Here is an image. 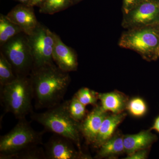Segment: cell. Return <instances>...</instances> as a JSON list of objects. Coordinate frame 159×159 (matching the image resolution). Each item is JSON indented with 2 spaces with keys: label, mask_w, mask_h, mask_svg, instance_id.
Instances as JSON below:
<instances>
[{
  "label": "cell",
  "mask_w": 159,
  "mask_h": 159,
  "mask_svg": "<svg viewBox=\"0 0 159 159\" xmlns=\"http://www.w3.org/2000/svg\"><path fill=\"white\" fill-rule=\"evenodd\" d=\"M29 77L36 109H49L61 103L71 81L69 73L55 63L33 69Z\"/></svg>",
  "instance_id": "6da1fadb"
},
{
  "label": "cell",
  "mask_w": 159,
  "mask_h": 159,
  "mask_svg": "<svg viewBox=\"0 0 159 159\" xmlns=\"http://www.w3.org/2000/svg\"><path fill=\"white\" fill-rule=\"evenodd\" d=\"M31 118L48 131L70 139L80 149V123L70 115L67 101H64L43 112H32Z\"/></svg>",
  "instance_id": "7a4b0ae2"
},
{
  "label": "cell",
  "mask_w": 159,
  "mask_h": 159,
  "mask_svg": "<svg viewBox=\"0 0 159 159\" xmlns=\"http://www.w3.org/2000/svg\"><path fill=\"white\" fill-rule=\"evenodd\" d=\"M0 99L5 112L13 114L18 119L26 118L33 112V93L29 76H18L10 83L1 86Z\"/></svg>",
  "instance_id": "3957f363"
},
{
  "label": "cell",
  "mask_w": 159,
  "mask_h": 159,
  "mask_svg": "<svg viewBox=\"0 0 159 159\" xmlns=\"http://www.w3.org/2000/svg\"><path fill=\"white\" fill-rule=\"evenodd\" d=\"M17 124L8 133L0 138V159L20 151L42 144L45 130L36 131L26 118L18 119Z\"/></svg>",
  "instance_id": "277c9868"
},
{
  "label": "cell",
  "mask_w": 159,
  "mask_h": 159,
  "mask_svg": "<svg viewBox=\"0 0 159 159\" xmlns=\"http://www.w3.org/2000/svg\"><path fill=\"white\" fill-rule=\"evenodd\" d=\"M119 46L136 51L148 61L159 57V26L129 29L122 34Z\"/></svg>",
  "instance_id": "5b68a950"
},
{
  "label": "cell",
  "mask_w": 159,
  "mask_h": 159,
  "mask_svg": "<svg viewBox=\"0 0 159 159\" xmlns=\"http://www.w3.org/2000/svg\"><path fill=\"white\" fill-rule=\"evenodd\" d=\"M1 52L11 64L16 77H28L33 68V61L28 35H15L1 46Z\"/></svg>",
  "instance_id": "8992f818"
},
{
  "label": "cell",
  "mask_w": 159,
  "mask_h": 159,
  "mask_svg": "<svg viewBox=\"0 0 159 159\" xmlns=\"http://www.w3.org/2000/svg\"><path fill=\"white\" fill-rule=\"evenodd\" d=\"M28 37L33 58V69L54 63L53 59V32L39 22Z\"/></svg>",
  "instance_id": "52a82bcc"
},
{
  "label": "cell",
  "mask_w": 159,
  "mask_h": 159,
  "mask_svg": "<svg viewBox=\"0 0 159 159\" xmlns=\"http://www.w3.org/2000/svg\"><path fill=\"white\" fill-rule=\"evenodd\" d=\"M122 26L128 30L159 26V0H142L124 15Z\"/></svg>",
  "instance_id": "ba28073f"
},
{
  "label": "cell",
  "mask_w": 159,
  "mask_h": 159,
  "mask_svg": "<svg viewBox=\"0 0 159 159\" xmlns=\"http://www.w3.org/2000/svg\"><path fill=\"white\" fill-rule=\"evenodd\" d=\"M75 144L70 139L54 134L45 144L46 159H77L85 157L75 149Z\"/></svg>",
  "instance_id": "9c48e42d"
},
{
  "label": "cell",
  "mask_w": 159,
  "mask_h": 159,
  "mask_svg": "<svg viewBox=\"0 0 159 159\" xmlns=\"http://www.w3.org/2000/svg\"><path fill=\"white\" fill-rule=\"evenodd\" d=\"M54 45L53 59L60 69L66 73L77 70L78 66L77 54L70 47L64 43L59 35L53 32Z\"/></svg>",
  "instance_id": "30bf717a"
},
{
  "label": "cell",
  "mask_w": 159,
  "mask_h": 159,
  "mask_svg": "<svg viewBox=\"0 0 159 159\" xmlns=\"http://www.w3.org/2000/svg\"><path fill=\"white\" fill-rule=\"evenodd\" d=\"M32 8L25 4L19 5L13 8L6 15L27 35L31 34L39 23Z\"/></svg>",
  "instance_id": "8fae6325"
},
{
  "label": "cell",
  "mask_w": 159,
  "mask_h": 159,
  "mask_svg": "<svg viewBox=\"0 0 159 159\" xmlns=\"http://www.w3.org/2000/svg\"><path fill=\"white\" fill-rule=\"evenodd\" d=\"M107 116L100 106H96L80 122V132L88 143L93 145L102 122Z\"/></svg>",
  "instance_id": "7c38bea8"
},
{
  "label": "cell",
  "mask_w": 159,
  "mask_h": 159,
  "mask_svg": "<svg viewBox=\"0 0 159 159\" xmlns=\"http://www.w3.org/2000/svg\"><path fill=\"white\" fill-rule=\"evenodd\" d=\"M157 140L156 136L149 130L127 135L123 137L125 152L129 155L137 151L147 149Z\"/></svg>",
  "instance_id": "4fadbf2b"
},
{
  "label": "cell",
  "mask_w": 159,
  "mask_h": 159,
  "mask_svg": "<svg viewBox=\"0 0 159 159\" xmlns=\"http://www.w3.org/2000/svg\"><path fill=\"white\" fill-rule=\"evenodd\" d=\"M125 116V114L123 113L107 116L99 129L93 144L94 147L99 148L103 143L112 138L116 129L123 121Z\"/></svg>",
  "instance_id": "5bb4252c"
},
{
  "label": "cell",
  "mask_w": 159,
  "mask_h": 159,
  "mask_svg": "<svg viewBox=\"0 0 159 159\" xmlns=\"http://www.w3.org/2000/svg\"><path fill=\"white\" fill-rule=\"evenodd\" d=\"M98 99L101 102V107L105 112L112 114L122 113L127 106L126 97L117 92L98 93Z\"/></svg>",
  "instance_id": "9a60e30c"
},
{
  "label": "cell",
  "mask_w": 159,
  "mask_h": 159,
  "mask_svg": "<svg viewBox=\"0 0 159 159\" xmlns=\"http://www.w3.org/2000/svg\"><path fill=\"white\" fill-rule=\"evenodd\" d=\"M125 152L123 137L116 136L103 143L99 147L97 157L116 156Z\"/></svg>",
  "instance_id": "2e32d148"
},
{
  "label": "cell",
  "mask_w": 159,
  "mask_h": 159,
  "mask_svg": "<svg viewBox=\"0 0 159 159\" xmlns=\"http://www.w3.org/2000/svg\"><path fill=\"white\" fill-rule=\"evenodd\" d=\"M22 32L21 29L10 20L6 15H0V47Z\"/></svg>",
  "instance_id": "e0dca14e"
},
{
  "label": "cell",
  "mask_w": 159,
  "mask_h": 159,
  "mask_svg": "<svg viewBox=\"0 0 159 159\" xmlns=\"http://www.w3.org/2000/svg\"><path fill=\"white\" fill-rule=\"evenodd\" d=\"M16 77L11 64L0 51V86L10 83Z\"/></svg>",
  "instance_id": "ac0fdd59"
},
{
  "label": "cell",
  "mask_w": 159,
  "mask_h": 159,
  "mask_svg": "<svg viewBox=\"0 0 159 159\" xmlns=\"http://www.w3.org/2000/svg\"><path fill=\"white\" fill-rule=\"evenodd\" d=\"M72 0H45L40 6L39 12L50 15L63 11L68 8Z\"/></svg>",
  "instance_id": "d6986e66"
},
{
  "label": "cell",
  "mask_w": 159,
  "mask_h": 159,
  "mask_svg": "<svg viewBox=\"0 0 159 159\" xmlns=\"http://www.w3.org/2000/svg\"><path fill=\"white\" fill-rule=\"evenodd\" d=\"M46 159L45 151L39 145L20 151L6 157L5 159Z\"/></svg>",
  "instance_id": "ffe728a7"
},
{
  "label": "cell",
  "mask_w": 159,
  "mask_h": 159,
  "mask_svg": "<svg viewBox=\"0 0 159 159\" xmlns=\"http://www.w3.org/2000/svg\"><path fill=\"white\" fill-rule=\"evenodd\" d=\"M67 101L68 109L72 118L77 122L82 121L86 116V106L80 102L74 96Z\"/></svg>",
  "instance_id": "44dd1931"
},
{
  "label": "cell",
  "mask_w": 159,
  "mask_h": 159,
  "mask_svg": "<svg viewBox=\"0 0 159 159\" xmlns=\"http://www.w3.org/2000/svg\"><path fill=\"white\" fill-rule=\"evenodd\" d=\"M126 108L131 115L135 117L143 116L147 111L146 102L142 98L135 97L127 103Z\"/></svg>",
  "instance_id": "7402d4cb"
},
{
  "label": "cell",
  "mask_w": 159,
  "mask_h": 159,
  "mask_svg": "<svg viewBox=\"0 0 159 159\" xmlns=\"http://www.w3.org/2000/svg\"><path fill=\"white\" fill-rule=\"evenodd\" d=\"M74 97L84 105H95L98 99V93L88 88L80 89Z\"/></svg>",
  "instance_id": "603a6c76"
},
{
  "label": "cell",
  "mask_w": 159,
  "mask_h": 159,
  "mask_svg": "<svg viewBox=\"0 0 159 159\" xmlns=\"http://www.w3.org/2000/svg\"><path fill=\"white\" fill-rule=\"evenodd\" d=\"M142 0H123L122 10L124 15L127 14Z\"/></svg>",
  "instance_id": "cb8c5ba5"
},
{
  "label": "cell",
  "mask_w": 159,
  "mask_h": 159,
  "mask_svg": "<svg viewBox=\"0 0 159 159\" xmlns=\"http://www.w3.org/2000/svg\"><path fill=\"white\" fill-rule=\"evenodd\" d=\"M147 157V151L146 149L137 151L133 153L128 155L126 159H145Z\"/></svg>",
  "instance_id": "d4e9b609"
},
{
  "label": "cell",
  "mask_w": 159,
  "mask_h": 159,
  "mask_svg": "<svg viewBox=\"0 0 159 159\" xmlns=\"http://www.w3.org/2000/svg\"><path fill=\"white\" fill-rule=\"evenodd\" d=\"M45 0H29L28 6L33 7L35 6H38L40 7Z\"/></svg>",
  "instance_id": "484cf974"
},
{
  "label": "cell",
  "mask_w": 159,
  "mask_h": 159,
  "mask_svg": "<svg viewBox=\"0 0 159 159\" xmlns=\"http://www.w3.org/2000/svg\"><path fill=\"white\" fill-rule=\"evenodd\" d=\"M150 129L151 130L153 129V130L156 131L159 133V116L155 120L153 125Z\"/></svg>",
  "instance_id": "4316f807"
},
{
  "label": "cell",
  "mask_w": 159,
  "mask_h": 159,
  "mask_svg": "<svg viewBox=\"0 0 159 159\" xmlns=\"http://www.w3.org/2000/svg\"><path fill=\"white\" fill-rule=\"evenodd\" d=\"M17 1L23 4H25V5H28L29 2V0H17Z\"/></svg>",
  "instance_id": "83f0119b"
},
{
  "label": "cell",
  "mask_w": 159,
  "mask_h": 159,
  "mask_svg": "<svg viewBox=\"0 0 159 159\" xmlns=\"http://www.w3.org/2000/svg\"></svg>",
  "instance_id": "f1b7e54d"
}]
</instances>
